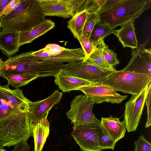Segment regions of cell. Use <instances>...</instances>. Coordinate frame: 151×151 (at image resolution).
Segmentation results:
<instances>
[{
    "label": "cell",
    "mask_w": 151,
    "mask_h": 151,
    "mask_svg": "<svg viewBox=\"0 0 151 151\" xmlns=\"http://www.w3.org/2000/svg\"><path fill=\"white\" fill-rule=\"evenodd\" d=\"M45 17L38 0H21L13 11L1 17L2 30L26 31L44 22Z\"/></svg>",
    "instance_id": "cell-1"
},
{
    "label": "cell",
    "mask_w": 151,
    "mask_h": 151,
    "mask_svg": "<svg viewBox=\"0 0 151 151\" xmlns=\"http://www.w3.org/2000/svg\"><path fill=\"white\" fill-rule=\"evenodd\" d=\"M151 4V0H123L111 9L98 12L99 22L114 29L139 18Z\"/></svg>",
    "instance_id": "cell-2"
},
{
    "label": "cell",
    "mask_w": 151,
    "mask_h": 151,
    "mask_svg": "<svg viewBox=\"0 0 151 151\" xmlns=\"http://www.w3.org/2000/svg\"><path fill=\"white\" fill-rule=\"evenodd\" d=\"M32 134L28 111L14 113L0 120V140L4 146H14L27 141Z\"/></svg>",
    "instance_id": "cell-3"
},
{
    "label": "cell",
    "mask_w": 151,
    "mask_h": 151,
    "mask_svg": "<svg viewBox=\"0 0 151 151\" xmlns=\"http://www.w3.org/2000/svg\"><path fill=\"white\" fill-rule=\"evenodd\" d=\"M151 81V74L116 70L101 83L116 91L134 95L139 93Z\"/></svg>",
    "instance_id": "cell-4"
},
{
    "label": "cell",
    "mask_w": 151,
    "mask_h": 151,
    "mask_svg": "<svg viewBox=\"0 0 151 151\" xmlns=\"http://www.w3.org/2000/svg\"><path fill=\"white\" fill-rule=\"evenodd\" d=\"M94 103L85 95L76 96L72 101L70 109L66 113L73 126L83 124H92L101 125V121L93 112Z\"/></svg>",
    "instance_id": "cell-5"
},
{
    "label": "cell",
    "mask_w": 151,
    "mask_h": 151,
    "mask_svg": "<svg viewBox=\"0 0 151 151\" xmlns=\"http://www.w3.org/2000/svg\"><path fill=\"white\" fill-rule=\"evenodd\" d=\"M151 87V81L139 93L132 95L125 103L124 120L128 132L136 130L140 122L147 94Z\"/></svg>",
    "instance_id": "cell-6"
},
{
    "label": "cell",
    "mask_w": 151,
    "mask_h": 151,
    "mask_svg": "<svg viewBox=\"0 0 151 151\" xmlns=\"http://www.w3.org/2000/svg\"><path fill=\"white\" fill-rule=\"evenodd\" d=\"M73 128L71 136L82 151H103L98 143L101 125L83 124Z\"/></svg>",
    "instance_id": "cell-7"
},
{
    "label": "cell",
    "mask_w": 151,
    "mask_h": 151,
    "mask_svg": "<svg viewBox=\"0 0 151 151\" xmlns=\"http://www.w3.org/2000/svg\"><path fill=\"white\" fill-rule=\"evenodd\" d=\"M45 16L73 17L85 0H38Z\"/></svg>",
    "instance_id": "cell-8"
},
{
    "label": "cell",
    "mask_w": 151,
    "mask_h": 151,
    "mask_svg": "<svg viewBox=\"0 0 151 151\" xmlns=\"http://www.w3.org/2000/svg\"><path fill=\"white\" fill-rule=\"evenodd\" d=\"M63 70L69 75L92 83H102L113 72L96 65L86 60Z\"/></svg>",
    "instance_id": "cell-9"
},
{
    "label": "cell",
    "mask_w": 151,
    "mask_h": 151,
    "mask_svg": "<svg viewBox=\"0 0 151 151\" xmlns=\"http://www.w3.org/2000/svg\"><path fill=\"white\" fill-rule=\"evenodd\" d=\"M79 90L92 100L94 104L103 102L120 104L128 97L118 93L111 87L101 83H92L80 88Z\"/></svg>",
    "instance_id": "cell-10"
},
{
    "label": "cell",
    "mask_w": 151,
    "mask_h": 151,
    "mask_svg": "<svg viewBox=\"0 0 151 151\" xmlns=\"http://www.w3.org/2000/svg\"><path fill=\"white\" fill-rule=\"evenodd\" d=\"M62 96L63 93L57 90L45 99L35 102L31 101L29 103L28 111L31 131L36 124L49 113L54 105L58 104Z\"/></svg>",
    "instance_id": "cell-11"
},
{
    "label": "cell",
    "mask_w": 151,
    "mask_h": 151,
    "mask_svg": "<svg viewBox=\"0 0 151 151\" xmlns=\"http://www.w3.org/2000/svg\"><path fill=\"white\" fill-rule=\"evenodd\" d=\"M148 42L147 40L143 43L140 44L136 50H132L131 60L123 70L151 74V49L145 48Z\"/></svg>",
    "instance_id": "cell-12"
},
{
    "label": "cell",
    "mask_w": 151,
    "mask_h": 151,
    "mask_svg": "<svg viewBox=\"0 0 151 151\" xmlns=\"http://www.w3.org/2000/svg\"><path fill=\"white\" fill-rule=\"evenodd\" d=\"M99 6L93 0H85L79 10L67 22V27L74 37L78 40L83 34V27L89 14L98 13Z\"/></svg>",
    "instance_id": "cell-13"
},
{
    "label": "cell",
    "mask_w": 151,
    "mask_h": 151,
    "mask_svg": "<svg viewBox=\"0 0 151 151\" xmlns=\"http://www.w3.org/2000/svg\"><path fill=\"white\" fill-rule=\"evenodd\" d=\"M9 85L0 84V102L19 112L28 111L29 104L31 101L24 96L22 90L11 89Z\"/></svg>",
    "instance_id": "cell-14"
},
{
    "label": "cell",
    "mask_w": 151,
    "mask_h": 151,
    "mask_svg": "<svg viewBox=\"0 0 151 151\" xmlns=\"http://www.w3.org/2000/svg\"><path fill=\"white\" fill-rule=\"evenodd\" d=\"M61 70L55 76L54 82L63 92L79 90L80 88L89 85L92 83L70 76Z\"/></svg>",
    "instance_id": "cell-15"
},
{
    "label": "cell",
    "mask_w": 151,
    "mask_h": 151,
    "mask_svg": "<svg viewBox=\"0 0 151 151\" xmlns=\"http://www.w3.org/2000/svg\"><path fill=\"white\" fill-rule=\"evenodd\" d=\"M19 32L0 31V50L9 58L15 55L19 50Z\"/></svg>",
    "instance_id": "cell-16"
},
{
    "label": "cell",
    "mask_w": 151,
    "mask_h": 151,
    "mask_svg": "<svg viewBox=\"0 0 151 151\" xmlns=\"http://www.w3.org/2000/svg\"><path fill=\"white\" fill-rule=\"evenodd\" d=\"M101 127L106 130L110 137L116 142L123 138L126 131V123L118 118L110 116L101 118Z\"/></svg>",
    "instance_id": "cell-17"
},
{
    "label": "cell",
    "mask_w": 151,
    "mask_h": 151,
    "mask_svg": "<svg viewBox=\"0 0 151 151\" xmlns=\"http://www.w3.org/2000/svg\"><path fill=\"white\" fill-rule=\"evenodd\" d=\"M55 27V24L53 21L50 19H46L44 22L29 30L19 32V46L31 43Z\"/></svg>",
    "instance_id": "cell-18"
},
{
    "label": "cell",
    "mask_w": 151,
    "mask_h": 151,
    "mask_svg": "<svg viewBox=\"0 0 151 151\" xmlns=\"http://www.w3.org/2000/svg\"><path fill=\"white\" fill-rule=\"evenodd\" d=\"M134 21L128 22L122 26L118 29L114 30L113 34L118 38L124 47H129L133 50L138 46L136 36Z\"/></svg>",
    "instance_id": "cell-19"
},
{
    "label": "cell",
    "mask_w": 151,
    "mask_h": 151,
    "mask_svg": "<svg viewBox=\"0 0 151 151\" xmlns=\"http://www.w3.org/2000/svg\"><path fill=\"white\" fill-rule=\"evenodd\" d=\"M47 113L35 126L32 130L35 145L34 151H42L50 132Z\"/></svg>",
    "instance_id": "cell-20"
},
{
    "label": "cell",
    "mask_w": 151,
    "mask_h": 151,
    "mask_svg": "<svg viewBox=\"0 0 151 151\" xmlns=\"http://www.w3.org/2000/svg\"><path fill=\"white\" fill-rule=\"evenodd\" d=\"M114 30L108 26L97 23L92 31L89 39L92 44L94 49L98 47L101 39L113 33Z\"/></svg>",
    "instance_id": "cell-21"
},
{
    "label": "cell",
    "mask_w": 151,
    "mask_h": 151,
    "mask_svg": "<svg viewBox=\"0 0 151 151\" xmlns=\"http://www.w3.org/2000/svg\"><path fill=\"white\" fill-rule=\"evenodd\" d=\"M85 60L96 65L110 71L114 72L116 70L108 63L104 55L100 41L98 47Z\"/></svg>",
    "instance_id": "cell-22"
},
{
    "label": "cell",
    "mask_w": 151,
    "mask_h": 151,
    "mask_svg": "<svg viewBox=\"0 0 151 151\" xmlns=\"http://www.w3.org/2000/svg\"><path fill=\"white\" fill-rule=\"evenodd\" d=\"M2 77L7 79L9 85L16 88L24 86L39 77L36 75L25 74L5 75Z\"/></svg>",
    "instance_id": "cell-23"
},
{
    "label": "cell",
    "mask_w": 151,
    "mask_h": 151,
    "mask_svg": "<svg viewBox=\"0 0 151 151\" xmlns=\"http://www.w3.org/2000/svg\"><path fill=\"white\" fill-rule=\"evenodd\" d=\"M116 142L110 137L104 129L101 127L99 135L98 143L102 150L110 149L114 150Z\"/></svg>",
    "instance_id": "cell-24"
},
{
    "label": "cell",
    "mask_w": 151,
    "mask_h": 151,
    "mask_svg": "<svg viewBox=\"0 0 151 151\" xmlns=\"http://www.w3.org/2000/svg\"><path fill=\"white\" fill-rule=\"evenodd\" d=\"M99 22V17L97 12L89 14L83 27V34L89 38L95 25Z\"/></svg>",
    "instance_id": "cell-25"
},
{
    "label": "cell",
    "mask_w": 151,
    "mask_h": 151,
    "mask_svg": "<svg viewBox=\"0 0 151 151\" xmlns=\"http://www.w3.org/2000/svg\"><path fill=\"white\" fill-rule=\"evenodd\" d=\"M100 42L104 56L108 63L113 67L119 64V62L117 58L116 54L109 49L105 44L104 39L101 40Z\"/></svg>",
    "instance_id": "cell-26"
},
{
    "label": "cell",
    "mask_w": 151,
    "mask_h": 151,
    "mask_svg": "<svg viewBox=\"0 0 151 151\" xmlns=\"http://www.w3.org/2000/svg\"><path fill=\"white\" fill-rule=\"evenodd\" d=\"M135 147L134 151H151V144L143 135L134 142Z\"/></svg>",
    "instance_id": "cell-27"
},
{
    "label": "cell",
    "mask_w": 151,
    "mask_h": 151,
    "mask_svg": "<svg viewBox=\"0 0 151 151\" xmlns=\"http://www.w3.org/2000/svg\"><path fill=\"white\" fill-rule=\"evenodd\" d=\"M78 40L81 46L82 50L85 53L86 58L94 50L93 45L89 38L86 37L83 34L80 37Z\"/></svg>",
    "instance_id": "cell-28"
},
{
    "label": "cell",
    "mask_w": 151,
    "mask_h": 151,
    "mask_svg": "<svg viewBox=\"0 0 151 151\" xmlns=\"http://www.w3.org/2000/svg\"><path fill=\"white\" fill-rule=\"evenodd\" d=\"M66 48L59 45L54 43H50L47 45L43 50L48 53L51 56H55L61 53Z\"/></svg>",
    "instance_id": "cell-29"
},
{
    "label": "cell",
    "mask_w": 151,
    "mask_h": 151,
    "mask_svg": "<svg viewBox=\"0 0 151 151\" xmlns=\"http://www.w3.org/2000/svg\"><path fill=\"white\" fill-rule=\"evenodd\" d=\"M19 112L10 106L0 102V120L3 119L14 113H17Z\"/></svg>",
    "instance_id": "cell-30"
},
{
    "label": "cell",
    "mask_w": 151,
    "mask_h": 151,
    "mask_svg": "<svg viewBox=\"0 0 151 151\" xmlns=\"http://www.w3.org/2000/svg\"><path fill=\"white\" fill-rule=\"evenodd\" d=\"M145 102L147 106V117L145 127L147 128L151 125V88L148 91L146 97Z\"/></svg>",
    "instance_id": "cell-31"
},
{
    "label": "cell",
    "mask_w": 151,
    "mask_h": 151,
    "mask_svg": "<svg viewBox=\"0 0 151 151\" xmlns=\"http://www.w3.org/2000/svg\"><path fill=\"white\" fill-rule=\"evenodd\" d=\"M123 0H105L100 7L99 12H101L111 9L116 6Z\"/></svg>",
    "instance_id": "cell-32"
},
{
    "label": "cell",
    "mask_w": 151,
    "mask_h": 151,
    "mask_svg": "<svg viewBox=\"0 0 151 151\" xmlns=\"http://www.w3.org/2000/svg\"><path fill=\"white\" fill-rule=\"evenodd\" d=\"M21 0H11L5 8L3 15H6L13 11L20 4Z\"/></svg>",
    "instance_id": "cell-33"
},
{
    "label": "cell",
    "mask_w": 151,
    "mask_h": 151,
    "mask_svg": "<svg viewBox=\"0 0 151 151\" xmlns=\"http://www.w3.org/2000/svg\"><path fill=\"white\" fill-rule=\"evenodd\" d=\"M14 148L12 151H30V147L27 141H23L15 145Z\"/></svg>",
    "instance_id": "cell-34"
},
{
    "label": "cell",
    "mask_w": 151,
    "mask_h": 151,
    "mask_svg": "<svg viewBox=\"0 0 151 151\" xmlns=\"http://www.w3.org/2000/svg\"><path fill=\"white\" fill-rule=\"evenodd\" d=\"M11 0H0V31L1 28L0 19L3 14L4 9Z\"/></svg>",
    "instance_id": "cell-35"
},
{
    "label": "cell",
    "mask_w": 151,
    "mask_h": 151,
    "mask_svg": "<svg viewBox=\"0 0 151 151\" xmlns=\"http://www.w3.org/2000/svg\"><path fill=\"white\" fill-rule=\"evenodd\" d=\"M93 1L95 3L99 6L100 8L105 0H93Z\"/></svg>",
    "instance_id": "cell-36"
},
{
    "label": "cell",
    "mask_w": 151,
    "mask_h": 151,
    "mask_svg": "<svg viewBox=\"0 0 151 151\" xmlns=\"http://www.w3.org/2000/svg\"><path fill=\"white\" fill-rule=\"evenodd\" d=\"M2 142L0 140V151L4 149Z\"/></svg>",
    "instance_id": "cell-37"
},
{
    "label": "cell",
    "mask_w": 151,
    "mask_h": 151,
    "mask_svg": "<svg viewBox=\"0 0 151 151\" xmlns=\"http://www.w3.org/2000/svg\"><path fill=\"white\" fill-rule=\"evenodd\" d=\"M3 60L0 57V72L1 68V65L3 63Z\"/></svg>",
    "instance_id": "cell-38"
},
{
    "label": "cell",
    "mask_w": 151,
    "mask_h": 151,
    "mask_svg": "<svg viewBox=\"0 0 151 151\" xmlns=\"http://www.w3.org/2000/svg\"><path fill=\"white\" fill-rule=\"evenodd\" d=\"M0 151H7L5 149H4V150H0Z\"/></svg>",
    "instance_id": "cell-39"
}]
</instances>
